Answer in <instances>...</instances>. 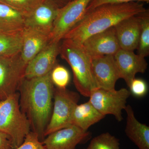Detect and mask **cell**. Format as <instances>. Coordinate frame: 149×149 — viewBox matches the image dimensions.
I'll return each instance as SVG.
<instances>
[{
	"mask_svg": "<svg viewBox=\"0 0 149 149\" xmlns=\"http://www.w3.org/2000/svg\"><path fill=\"white\" fill-rule=\"evenodd\" d=\"M42 142L46 149H75L91 138V133L71 125L49 134Z\"/></svg>",
	"mask_w": 149,
	"mask_h": 149,
	"instance_id": "10",
	"label": "cell"
},
{
	"mask_svg": "<svg viewBox=\"0 0 149 149\" xmlns=\"http://www.w3.org/2000/svg\"><path fill=\"white\" fill-rule=\"evenodd\" d=\"M131 2L149 3V0H92L87 8L86 12L103 5L108 4L124 3Z\"/></svg>",
	"mask_w": 149,
	"mask_h": 149,
	"instance_id": "27",
	"label": "cell"
},
{
	"mask_svg": "<svg viewBox=\"0 0 149 149\" xmlns=\"http://www.w3.org/2000/svg\"><path fill=\"white\" fill-rule=\"evenodd\" d=\"M146 10L143 3L140 2L99 6L86 12L82 19L65 35L63 40L67 39L81 45L88 37Z\"/></svg>",
	"mask_w": 149,
	"mask_h": 149,
	"instance_id": "2",
	"label": "cell"
},
{
	"mask_svg": "<svg viewBox=\"0 0 149 149\" xmlns=\"http://www.w3.org/2000/svg\"><path fill=\"white\" fill-rule=\"evenodd\" d=\"M15 149H46L42 143L39 140L38 136L33 132L26 136L22 143Z\"/></svg>",
	"mask_w": 149,
	"mask_h": 149,
	"instance_id": "25",
	"label": "cell"
},
{
	"mask_svg": "<svg viewBox=\"0 0 149 149\" xmlns=\"http://www.w3.org/2000/svg\"><path fill=\"white\" fill-rule=\"evenodd\" d=\"M130 91L126 88L106 90L97 88L91 92L89 101L101 114L112 115L118 122L123 119L122 111L125 110Z\"/></svg>",
	"mask_w": 149,
	"mask_h": 149,
	"instance_id": "6",
	"label": "cell"
},
{
	"mask_svg": "<svg viewBox=\"0 0 149 149\" xmlns=\"http://www.w3.org/2000/svg\"><path fill=\"white\" fill-rule=\"evenodd\" d=\"M72 1V0H70V1Z\"/></svg>",
	"mask_w": 149,
	"mask_h": 149,
	"instance_id": "30",
	"label": "cell"
},
{
	"mask_svg": "<svg viewBox=\"0 0 149 149\" xmlns=\"http://www.w3.org/2000/svg\"><path fill=\"white\" fill-rule=\"evenodd\" d=\"M92 0H72L61 8L54 23L50 41L60 42L82 19Z\"/></svg>",
	"mask_w": 149,
	"mask_h": 149,
	"instance_id": "8",
	"label": "cell"
},
{
	"mask_svg": "<svg viewBox=\"0 0 149 149\" xmlns=\"http://www.w3.org/2000/svg\"><path fill=\"white\" fill-rule=\"evenodd\" d=\"M26 65L20 53L6 57H0V101L17 92L24 78Z\"/></svg>",
	"mask_w": 149,
	"mask_h": 149,
	"instance_id": "7",
	"label": "cell"
},
{
	"mask_svg": "<svg viewBox=\"0 0 149 149\" xmlns=\"http://www.w3.org/2000/svg\"><path fill=\"white\" fill-rule=\"evenodd\" d=\"M54 103L50 119L44 133L45 137L71 125L72 114L80 97L76 92L66 88L54 90Z\"/></svg>",
	"mask_w": 149,
	"mask_h": 149,
	"instance_id": "5",
	"label": "cell"
},
{
	"mask_svg": "<svg viewBox=\"0 0 149 149\" xmlns=\"http://www.w3.org/2000/svg\"><path fill=\"white\" fill-rule=\"evenodd\" d=\"M52 1L55 2L60 8L64 6L70 2V0H52Z\"/></svg>",
	"mask_w": 149,
	"mask_h": 149,
	"instance_id": "29",
	"label": "cell"
},
{
	"mask_svg": "<svg viewBox=\"0 0 149 149\" xmlns=\"http://www.w3.org/2000/svg\"><path fill=\"white\" fill-rule=\"evenodd\" d=\"M51 72L42 77L24 78L18 90L20 109L42 142L52 111L54 88Z\"/></svg>",
	"mask_w": 149,
	"mask_h": 149,
	"instance_id": "1",
	"label": "cell"
},
{
	"mask_svg": "<svg viewBox=\"0 0 149 149\" xmlns=\"http://www.w3.org/2000/svg\"><path fill=\"white\" fill-rule=\"evenodd\" d=\"M25 17L6 4L0 2V29L6 32L23 30Z\"/></svg>",
	"mask_w": 149,
	"mask_h": 149,
	"instance_id": "19",
	"label": "cell"
},
{
	"mask_svg": "<svg viewBox=\"0 0 149 149\" xmlns=\"http://www.w3.org/2000/svg\"><path fill=\"white\" fill-rule=\"evenodd\" d=\"M22 31L6 32L0 29V57L10 56L20 52Z\"/></svg>",
	"mask_w": 149,
	"mask_h": 149,
	"instance_id": "20",
	"label": "cell"
},
{
	"mask_svg": "<svg viewBox=\"0 0 149 149\" xmlns=\"http://www.w3.org/2000/svg\"></svg>",
	"mask_w": 149,
	"mask_h": 149,
	"instance_id": "31",
	"label": "cell"
},
{
	"mask_svg": "<svg viewBox=\"0 0 149 149\" xmlns=\"http://www.w3.org/2000/svg\"><path fill=\"white\" fill-rule=\"evenodd\" d=\"M60 46L59 54L72 70L73 82L80 94L89 97L91 92L97 88L92 69V58L81 45L63 39Z\"/></svg>",
	"mask_w": 149,
	"mask_h": 149,
	"instance_id": "3",
	"label": "cell"
},
{
	"mask_svg": "<svg viewBox=\"0 0 149 149\" xmlns=\"http://www.w3.org/2000/svg\"><path fill=\"white\" fill-rule=\"evenodd\" d=\"M120 78L125 80L128 87L137 73H144L148 68L146 58L134 52L120 49L114 55Z\"/></svg>",
	"mask_w": 149,
	"mask_h": 149,
	"instance_id": "14",
	"label": "cell"
},
{
	"mask_svg": "<svg viewBox=\"0 0 149 149\" xmlns=\"http://www.w3.org/2000/svg\"><path fill=\"white\" fill-rule=\"evenodd\" d=\"M125 132L128 139L139 149H149V127L137 120L132 107L126 106Z\"/></svg>",
	"mask_w": 149,
	"mask_h": 149,
	"instance_id": "17",
	"label": "cell"
},
{
	"mask_svg": "<svg viewBox=\"0 0 149 149\" xmlns=\"http://www.w3.org/2000/svg\"><path fill=\"white\" fill-rule=\"evenodd\" d=\"M104 117L88 101L84 103L77 104L75 107L72 114L71 125L88 131L92 125Z\"/></svg>",
	"mask_w": 149,
	"mask_h": 149,
	"instance_id": "18",
	"label": "cell"
},
{
	"mask_svg": "<svg viewBox=\"0 0 149 149\" xmlns=\"http://www.w3.org/2000/svg\"><path fill=\"white\" fill-rule=\"evenodd\" d=\"M49 35L24 27L22 31V44L20 56L27 65L50 42Z\"/></svg>",
	"mask_w": 149,
	"mask_h": 149,
	"instance_id": "16",
	"label": "cell"
},
{
	"mask_svg": "<svg viewBox=\"0 0 149 149\" xmlns=\"http://www.w3.org/2000/svg\"><path fill=\"white\" fill-rule=\"evenodd\" d=\"M118 139L110 133H102L93 138L86 149H119Z\"/></svg>",
	"mask_w": 149,
	"mask_h": 149,
	"instance_id": "22",
	"label": "cell"
},
{
	"mask_svg": "<svg viewBox=\"0 0 149 149\" xmlns=\"http://www.w3.org/2000/svg\"><path fill=\"white\" fill-rule=\"evenodd\" d=\"M81 45L91 58L114 56L120 49L114 27L88 37Z\"/></svg>",
	"mask_w": 149,
	"mask_h": 149,
	"instance_id": "11",
	"label": "cell"
},
{
	"mask_svg": "<svg viewBox=\"0 0 149 149\" xmlns=\"http://www.w3.org/2000/svg\"><path fill=\"white\" fill-rule=\"evenodd\" d=\"M52 82L56 88L64 89L69 83L70 74L65 67L57 63L51 72Z\"/></svg>",
	"mask_w": 149,
	"mask_h": 149,
	"instance_id": "24",
	"label": "cell"
},
{
	"mask_svg": "<svg viewBox=\"0 0 149 149\" xmlns=\"http://www.w3.org/2000/svg\"><path fill=\"white\" fill-rule=\"evenodd\" d=\"M59 42L50 41L26 65L24 78L27 79L42 77L51 72L55 66L59 54Z\"/></svg>",
	"mask_w": 149,
	"mask_h": 149,
	"instance_id": "12",
	"label": "cell"
},
{
	"mask_svg": "<svg viewBox=\"0 0 149 149\" xmlns=\"http://www.w3.org/2000/svg\"><path fill=\"white\" fill-rule=\"evenodd\" d=\"M0 149H14L10 137L0 131Z\"/></svg>",
	"mask_w": 149,
	"mask_h": 149,
	"instance_id": "28",
	"label": "cell"
},
{
	"mask_svg": "<svg viewBox=\"0 0 149 149\" xmlns=\"http://www.w3.org/2000/svg\"><path fill=\"white\" fill-rule=\"evenodd\" d=\"M139 14L123 19L114 26L121 49L134 52L138 49L141 29Z\"/></svg>",
	"mask_w": 149,
	"mask_h": 149,
	"instance_id": "15",
	"label": "cell"
},
{
	"mask_svg": "<svg viewBox=\"0 0 149 149\" xmlns=\"http://www.w3.org/2000/svg\"><path fill=\"white\" fill-rule=\"evenodd\" d=\"M92 69L97 88L115 90L116 82L120 79L114 56L104 55L92 58Z\"/></svg>",
	"mask_w": 149,
	"mask_h": 149,
	"instance_id": "13",
	"label": "cell"
},
{
	"mask_svg": "<svg viewBox=\"0 0 149 149\" xmlns=\"http://www.w3.org/2000/svg\"><path fill=\"white\" fill-rule=\"evenodd\" d=\"M44 0H0L27 16Z\"/></svg>",
	"mask_w": 149,
	"mask_h": 149,
	"instance_id": "23",
	"label": "cell"
},
{
	"mask_svg": "<svg viewBox=\"0 0 149 149\" xmlns=\"http://www.w3.org/2000/svg\"><path fill=\"white\" fill-rule=\"evenodd\" d=\"M129 88L130 93L138 97H142L146 95L148 91V86L146 81L143 79L135 78L130 83Z\"/></svg>",
	"mask_w": 149,
	"mask_h": 149,
	"instance_id": "26",
	"label": "cell"
},
{
	"mask_svg": "<svg viewBox=\"0 0 149 149\" xmlns=\"http://www.w3.org/2000/svg\"><path fill=\"white\" fill-rule=\"evenodd\" d=\"M141 29L138 49V54L146 58L149 55V10L139 14Z\"/></svg>",
	"mask_w": 149,
	"mask_h": 149,
	"instance_id": "21",
	"label": "cell"
},
{
	"mask_svg": "<svg viewBox=\"0 0 149 149\" xmlns=\"http://www.w3.org/2000/svg\"><path fill=\"white\" fill-rule=\"evenodd\" d=\"M30 129L29 120L20 109L18 92L0 101V131L9 136L14 149L22 143Z\"/></svg>",
	"mask_w": 149,
	"mask_h": 149,
	"instance_id": "4",
	"label": "cell"
},
{
	"mask_svg": "<svg viewBox=\"0 0 149 149\" xmlns=\"http://www.w3.org/2000/svg\"><path fill=\"white\" fill-rule=\"evenodd\" d=\"M60 8L52 0H44L25 17L24 27L50 36Z\"/></svg>",
	"mask_w": 149,
	"mask_h": 149,
	"instance_id": "9",
	"label": "cell"
}]
</instances>
